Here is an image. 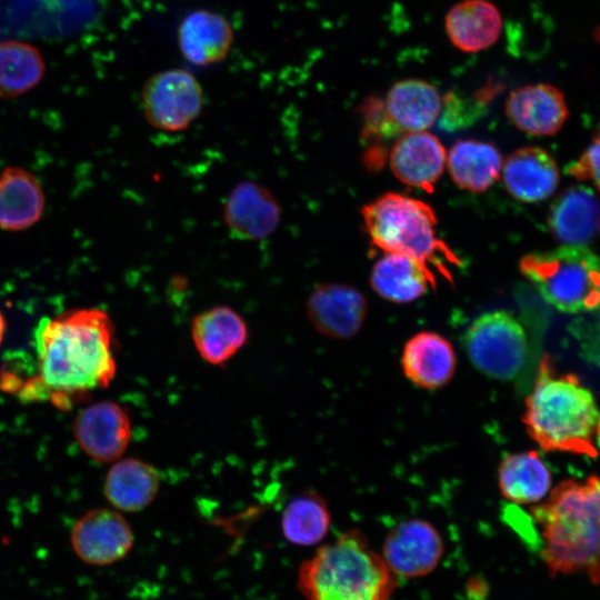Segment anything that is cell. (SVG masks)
I'll return each instance as SVG.
<instances>
[{"mask_svg":"<svg viewBox=\"0 0 600 600\" xmlns=\"http://www.w3.org/2000/svg\"><path fill=\"white\" fill-rule=\"evenodd\" d=\"M114 328L97 308L43 318L34 330L39 376L33 377L43 399L61 409L90 391L104 389L116 376Z\"/></svg>","mask_w":600,"mask_h":600,"instance_id":"cell-1","label":"cell"},{"mask_svg":"<svg viewBox=\"0 0 600 600\" xmlns=\"http://www.w3.org/2000/svg\"><path fill=\"white\" fill-rule=\"evenodd\" d=\"M530 513L550 574L581 573L600 586V477L562 481Z\"/></svg>","mask_w":600,"mask_h":600,"instance_id":"cell-2","label":"cell"},{"mask_svg":"<svg viewBox=\"0 0 600 600\" xmlns=\"http://www.w3.org/2000/svg\"><path fill=\"white\" fill-rule=\"evenodd\" d=\"M599 411L579 377L559 373L550 356L539 363L522 421L531 439L544 451L598 456L594 432Z\"/></svg>","mask_w":600,"mask_h":600,"instance_id":"cell-3","label":"cell"},{"mask_svg":"<svg viewBox=\"0 0 600 600\" xmlns=\"http://www.w3.org/2000/svg\"><path fill=\"white\" fill-rule=\"evenodd\" d=\"M397 584L382 557L356 529L321 546L301 562L297 577L307 600H389Z\"/></svg>","mask_w":600,"mask_h":600,"instance_id":"cell-4","label":"cell"},{"mask_svg":"<svg viewBox=\"0 0 600 600\" xmlns=\"http://www.w3.org/2000/svg\"><path fill=\"white\" fill-rule=\"evenodd\" d=\"M519 269L542 298L562 312L600 307V257L587 246L561 244L526 254Z\"/></svg>","mask_w":600,"mask_h":600,"instance_id":"cell-5","label":"cell"},{"mask_svg":"<svg viewBox=\"0 0 600 600\" xmlns=\"http://www.w3.org/2000/svg\"><path fill=\"white\" fill-rule=\"evenodd\" d=\"M361 214L373 244L384 252L410 256L427 267L449 254L437 237V217L426 202L386 193L366 204Z\"/></svg>","mask_w":600,"mask_h":600,"instance_id":"cell-6","label":"cell"},{"mask_svg":"<svg viewBox=\"0 0 600 600\" xmlns=\"http://www.w3.org/2000/svg\"><path fill=\"white\" fill-rule=\"evenodd\" d=\"M463 346L478 371L500 381L514 379L529 356L523 327L511 313L501 310L478 317L466 331Z\"/></svg>","mask_w":600,"mask_h":600,"instance_id":"cell-7","label":"cell"},{"mask_svg":"<svg viewBox=\"0 0 600 600\" xmlns=\"http://www.w3.org/2000/svg\"><path fill=\"white\" fill-rule=\"evenodd\" d=\"M203 90L186 69L171 68L152 74L141 91L142 113L160 131L178 132L189 128L203 108Z\"/></svg>","mask_w":600,"mask_h":600,"instance_id":"cell-8","label":"cell"},{"mask_svg":"<svg viewBox=\"0 0 600 600\" xmlns=\"http://www.w3.org/2000/svg\"><path fill=\"white\" fill-rule=\"evenodd\" d=\"M443 552V540L434 526L423 519H410L391 528L381 557L397 578L409 579L432 572Z\"/></svg>","mask_w":600,"mask_h":600,"instance_id":"cell-9","label":"cell"},{"mask_svg":"<svg viewBox=\"0 0 600 600\" xmlns=\"http://www.w3.org/2000/svg\"><path fill=\"white\" fill-rule=\"evenodd\" d=\"M134 544L129 522L110 509H92L80 517L71 531V547L84 563L96 567L124 559Z\"/></svg>","mask_w":600,"mask_h":600,"instance_id":"cell-10","label":"cell"},{"mask_svg":"<svg viewBox=\"0 0 600 600\" xmlns=\"http://www.w3.org/2000/svg\"><path fill=\"white\" fill-rule=\"evenodd\" d=\"M73 434L90 458L101 463L112 462L120 459L130 443V418L116 402L92 403L77 414Z\"/></svg>","mask_w":600,"mask_h":600,"instance_id":"cell-11","label":"cell"},{"mask_svg":"<svg viewBox=\"0 0 600 600\" xmlns=\"http://www.w3.org/2000/svg\"><path fill=\"white\" fill-rule=\"evenodd\" d=\"M222 216L233 238L248 241L262 240L278 228L281 207L268 188L244 180L230 191Z\"/></svg>","mask_w":600,"mask_h":600,"instance_id":"cell-12","label":"cell"},{"mask_svg":"<svg viewBox=\"0 0 600 600\" xmlns=\"http://www.w3.org/2000/svg\"><path fill=\"white\" fill-rule=\"evenodd\" d=\"M307 316L313 328L324 337L348 339L362 327L367 312V301L352 286L323 283L310 293Z\"/></svg>","mask_w":600,"mask_h":600,"instance_id":"cell-13","label":"cell"},{"mask_svg":"<svg viewBox=\"0 0 600 600\" xmlns=\"http://www.w3.org/2000/svg\"><path fill=\"white\" fill-rule=\"evenodd\" d=\"M504 110L516 128L534 137L556 134L569 117L563 92L546 82L513 89L506 100Z\"/></svg>","mask_w":600,"mask_h":600,"instance_id":"cell-14","label":"cell"},{"mask_svg":"<svg viewBox=\"0 0 600 600\" xmlns=\"http://www.w3.org/2000/svg\"><path fill=\"white\" fill-rule=\"evenodd\" d=\"M234 32L229 20L212 10L186 14L177 30L178 48L184 60L197 67L221 62L229 54Z\"/></svg>","mask_w":600,"mask_h":600,"instance_id":"cell-15","label":"cell"},{"mask_svg":"<svg viewBox=\"0 0 600 600\" xmlns=\"http://www.w3.org/2000/svg\"><path fill=\"white\" fill-rule=\"evenodd\" d=\"M389 160L401 182L429 191L443 172L447 152L436 136L427 131L407 132L397 138Z\"/></svg>","mask_w":600,"mask_h":600,"instance_id":"cell-16","label":"cell"},{"mask_svg":"<svg viewBox=\"0 0 600 600\" xmlns=\"http://www.w3.org/2000/svg\"><path fill=\"white\" fill-rule=\"evenodd\" d=\"M501 174L508 192L526 203L548 199L560 180L554 158L539 147H523L512 152L503 163Z\"/></svg>","mask_w":600,"mask_h":600,"instance_id":"cell-17","label":"cell"},{"mask_svg":"<svg viewBox=\"0 0 600 600\" xmlns=\"http://www.w3.org/2000/svg\"><path fill=\"white\" fill-rule=\"evenodd\" d=\"M457 357L450 341L439 333L421 331L412 336L401 353L407 379L419 388L436 390L453 377Z\"/></svg>","mask_w":600,"mask_h":600,"instance_id":"cell-18","label":"cell"},{"mask_svg":"<svg viewBox=\"0 0 600 600\" xmlns=\"http://www.w3.org/2000/svg\"><path fill=\"white\" fill-rule=\"evenodd\" d=\"M191 338L199 356L213 366L229 361L247 342L248 327L232 308L216 306L198 313Z\"/></svg>","mask_w":600,"mask_h":600,"instance_id":"cell-19","label":"cell"},{"mask_svg":"<svg viewBox=\"0 0 600 600\" xmlns=\"http://www.w3.org/2000/svg\"><path fill=\"white\" fill-rule=\"evenodd\" d=\"M503 28L498 7L489 0H462L446 14L444 29L460 51L477 53L493 46Z\"/></svg>","mask_w":600,"mask_h":600,"instance_id":"cell-20","label":"cell"},{"mask_svg":"<svg viewBox=\"0 0 600 600\" xmlns=\"http://www.w3.org/2000/svg\"><path fill=\"white\" fill-rule=\"evenodd\" d=\"M548 226L562 244L586 246L600 232V201L583 186L568 188L550 207Z\"/></svg>","mask_w":600,"mask_h":600,"instance_id":"cell-21","label":"cell"},{"mask_svg":"<svg viewBox=\"0 0 600 600\" xmlns=\"http://www.w3.org/2000/svg\"><path fill=\"white\" fill-rule=\"evenodd\" d=\"M386 110L402 133L426 131L439 117L441 97L433 84L422 79H403L388 90Z\"/></svg>","mask_w":600,"mask_h":600,"instance_id":"cell-22","label":"cell"},{"mask_svg":"<svg viewBox=\"0 0 600 600\" xmlns=\"http://www.w3.org/2000/svg\"><path fill=\"white\" fill-rule=\"evenodd\" d=\"M370 282L383 299L407 303L423 296L434 284V277L429 267L410 256L384 252L372 268Z\"/></svg>","mask_w":600,"mask_h":600,"instance_id":"cell-23","label":"cell"},{"mask_svg":"<svg viewBox=\"0 0 600 600\" xmlns=\"http://www.w3.org/2000/svg\"><path fill=\"white\" fill-rule=\"evenodd\" d=\"M43 210L44 193L36 176L17 167L0 172L1 230H26L40 220Z\"/></svg>","mask_w":600,"mask_h":600,"instance_id":"cell-24","label":"cell"},{"mask_svg":"<svg viewBox=\"0 0 600 600\" xmlns=\"http://www.w3.org/2000/svg\"><path fill=\"white\" fill-rule=\"evenodd\" d=\"M160 477L146 461L127 458L114 463L104 480V494L118 510L137 512L147 508L157 497Z\"/></svg>","mask_w":600,"mask_h":600,"instance_id":"cell-25","label":"cell"},{"mask_svg":"<svg viewBox=\"0 0 600 600\" xmlns=\"http://www.w3.org/2000/svg\"><path fill=\"white\" fill-rule=\"evenodd\" d=\"M447 164L457 186L464 190L482 192L500 177L502 157L491 143L479 140H461L452 146Z\"/></svg>","mask_w":600,"mask_h":600,"instance_id":"cell-26","label":"cell"},{"mask_svg":"<svg viewBox=\"0 0 600 600\" xmlns=\"http://www.w3.org/2000/svg\"><path fill=\"white\" fill-rule=\"evenodd\" d=\"M498 484L504 499L519 504L543 499L551 486V474L533 451L507 454L498 468Z\"/></svg>","mask_w":600,"mask_h":600,"instance_id":"cell-27","label":"cell"},{"mask_svg":"<svg viewBox=\"0 0 600 600\" xmlns=\"http://www.w3.org/2000/svg\"><path fill=\"white\" fill-rule=\"evenodd\" d=\"M331 516L326 501L313 491L292 498L281 517L284 538L298 546H313L327 536Z\"/></svg>","mask_w":600,"mask_h":600,"instance_id":"cell-28","label":"cell"},{"mask_svg":"<svg viewBox=\"0 0 600 600\" xmlns=\"http://www.w3.org/2000/svg\"><path fill=\"white\" fill-rule=\"evenodd\" d=\"M44 74L41 52L26 42H0V96L14 98L33 89Z\"/></svg>","mask_w":600,"mask_h":600,"instance_id":"cell-29","label":"cell"},{"mask_svg":"<svg viewBox=\"0 0 600 600\" xmlns=\"http://www.w3.org/2000/svg\"><path fill=\"white\" fill-rule=\"evenodd\" d=\"M359 114L362 123L361 136L370 144H382L402 134L389 117L380 97L366 98L359 106Z\"/></svg>","mask_w":600,"mask_h":600,"instance_id":"cell-30","label":"cell"},{"mask_svg":"<svg viewBox=\"0 0 600 600\" xmlns=\"http://www.w3.org/2000/svg\"><path fill=\"white\" fill-rule=\"evenodd\" d=\"M567 172L580 181L592 183L600 192V129Z\"/></svg>","mask_w":600,"mask_h":600,"instance_id":"cell-31","label":"cell"},{"mask_svg":"<svg viewBox=\"0 0 600 600\" xmlns=\"http://www.w3.org/2000/svg\"><path fill=\"white\" fill-rule=\"evenodd\" d=\"M6 328H7L6 319H4L3 314H2V312L0 311V343L3 340Z\"/></svg>","mask_w":600,"mask_h":600,"instance_id":"cell-32","label":"cell"},{"mask_svg":"<svg viewBox=\"0 0 600 600\" xmlns=\"http://www.w3.org/2000/svg\"><path fill=\"white\" fill-rule=\"evenodd\" d=\"M597 432H598L599 438H600V417H599L598 424H597Z\"/></svg>","mask_w":600,"mask_h":600,"instance_id":"cell-33","label":"cell"}]
</instances>
